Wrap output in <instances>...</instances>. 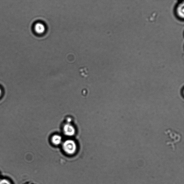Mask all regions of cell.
I'll use <instances>...</instances> for the list:
<instances>
[{"label":"cell","instance_id":"cell-3","mask_svg":"<svg viewBox=\"0 0 184 184\" xmlns=\"http://www.w3.org/2000/svg\"><path fill=\"white\" fill-rule=\"evenodd\" d=\"M63 132L64 134L68 136H73L75 133V130L73 126L70 124L64 125L63 127Z\"/></svg>","mask_w":184,"mask_h":184},{"label":"cell","instance_id":"cell-4","mask_svg":"<svg viewBox=\"0 0 184 184\" xmlns=\"http://www.w3.org/2000/svg\"><path fill=\"white\" fill-rule=\"evenodd\" d=\"M34 31L38 34H41L45 31V27L43 24L38 23L35 24L34 27Z\"/></svg>","mask_w":184,"mask_h":184},{"label":"cell","instance_id":"cell-7","mask_svg":"<svg viewBox=\"0 0 184 184\" xmlns=\"http://www.w3.org/2000/svg\"><path fill=\"white\" fill-rule=\"evenodd\" d=\"M0 184H11V183L7 180L3 179L0 181Z\"/></svg>","mask_w":184,"mask_h":184},{"label":"cell","instance_id":"cell-6","mask_svg":"<svg viewBox=\"0 0 184 184\" xmlns=\"http://www.w3.org/2000/svg\"><path fill=\"white\" fill-rule=\"evenodd\" d=\"M52 141L53 144L58 145L60 144L62 141V137L58 135H55L52 137Z\"/></svg>","mask_w":184,"mask_h":184},{"label":"cell","instance_id":"cell-2","mask_svg":"<svg viewBox=\"0 0 184 184\" xmlns=\"http://www.w3.org/2000/svg\"><path fill=\"white\" fill-rule=\"evenodd\" d=\"M166 134L168 135L170 141L167 143V144L172 145V146L173 147L175 143L179 142L180 140V135L178 133H176L173 131L171 130L170 129L166 131Z\"/></svg>","mask_w":184,"mask_h":184},{"label":"cell","instance_id":"cell-5","mask_svg":"<svg viewBox=\"0 0 184 184\" xmlns=\"http://www.w3.org/2000/svg\"><path fill=\"white\" fill-rule=\"evenodd\" d=\"M176 12L177 15L179 17L183 18L184 15L183 3L180 4L179 6H178Z\"/></svg>","mask_w":184,"mask_h":184},{"label":"cell","instance_id":"cell-8","mask_svg":"<svg viewBox=\"0 0 184 184\" xmlns=\"http://www.w3.org/2000/svg\"><path fill=\"white\" fill-rule=\"evenodd\" d=\"M2 94V91L1 89L0 88V97H1V96Z\"/></svg>","mask_w":184,"mask_h":184},{"label":"cell","instance_id":"cell-1","mask_svg":"<svg viewBox=\"0 0 184 184\" xmlns=\"http://www.w3.org/2000/svg\"><path fill=\"white\" fill-rule=\"evenodd\" d=\"M77 145L72 140L65 141L63 145V149L67 154L71 155L74 154L77 150Z\"/></svg>","mask_w":184,"mask_h":184}]
</instances>
